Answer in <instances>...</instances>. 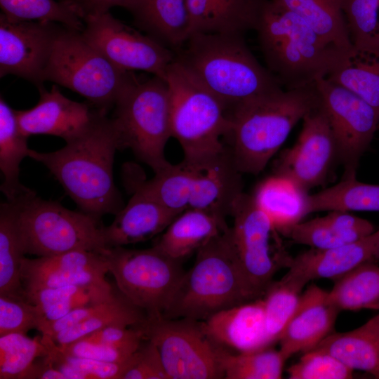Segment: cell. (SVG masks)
<instances>
[{
  "label": "cell",
  "mask_w": 379,
  "mask_h": 379,
  "mask_svg": "<svg viewBox=\"0 0 379 379\" xmlns=\"http://www.w3.org/2000/svg\"><path fill=\"white\" fill-rule=\"evenodd\" d=\"M119 150L112 118L100 112L81 134L54 152L29 149L28 157L44 164L81 211L100 220L116 215L123 202L113 178V164Z\"/></svg>",
  "instance_id": "obj_1"
},
{
  "label": "cell",
  "mask_w": 379,
  "mask_h": 379,
  "mask_svg": "<svg viewBox=\"0 0 379 379\" xmlns=\"http://www.w3.org/2000/svg\"><path fill=\"white\" fill-rule=\"evenodd\" d=\"M175 58L218 98L230 113L238 106L283 91L248 47L243 34L190 36Z\"/></svg>",
  "instance_id": "obj_2"
},
{
  "label": "cell",
  "mask_w": 379,
  "mask_h": 379,
  "mask_svg": "<svg viewBox=\"0 0 379 379\" xmlns=\"http://www.w3.org/2000/svg\"><path fill=\"white\" fill-rule=\"evenodd\" d=\"M253 29L268 69L286 90L327 77L348 55L271 0H259Z\"/></svg>",
  "instance_id": "obj_3"
},
{
  "label": "cell",
  "mask_w": 379,
  "mask_h": 379,
  "mask_svg": "<svg viewBox=\"0 0 379 379\" xmlns=\"http://www.w3.org/2000/svg\"><path fill=\"white\" fill-rule=\"evenodd\" d=\"M319 105L316 82L243 104L230 112V149L237 170L257 175L300 120Z\"/></svg>",
  "instance_id": "obj_4"
},
{
  "label": "cell",
  "mask_w": 379,
  "mask_h": 379,
  "mask_svg": "<svg viewBox=\"0 0 379 379\" xmlns=\"http://www.w3.org/2000/svg\"><path fill=\"white\" fill-rule=\"evenodd\" d=\"M162 315L204 321L214 314L255 300L241 273L230 227L197 251Z\"/></svg>",
  "instance_id": "obj_5"
},
{
  "label": "cell",
  "mask_w": 379,
  "mask_h": 379,
  "mask_svg": "<svg viewBox=\"0 0 379 379\" xmlns=\"http://www.w3.org/2000/svg\"><path fill=\"white\" fill-rule=\"evenodd\" d=\"M165 81L170 95L172 137L182 147L183 161L204 164L224 154L227 148L221 139L230 134L232 128L226 105L175 58Z\"/></svg>",
  "instance_id": "obj_6"
},
{
  "label": "cell",
  "mask_w": 379,
  "mask_h": 379,
  "mask_svg": "<svg viewBox=\"0 0 379 379\" xmlns=\"http://www.w3.org/2000/svg\"><path fill=\"white\" fill-rule=\"evenodd\" d=\"M43 80L80 94L94 108L107 113L137 78L112 63L86 41L81 31L64 27L55 41Z\"/></svg>",
  "instance_id": "obj_7"
},
{
  "label": "cell",
  "mask_w": 379,
  "mask_h": 379,
  "mask_svg": "<svg viewBox=\"0 0 379 379\" xmlns=\"http://www.w3.org/2000/svg\"><path fill=\"white\" fill-rule=\"evenodd\" d=\"M112 117L119 150L130 149L154 173L171 163L165 147L172 137L171 105L166 81L157 76L136 81L120 97Z\"/></svg>",
  "instance_id": "obj_8"
},
{
  "label": "cell",
  "mask_w": 379,
  "mask_h": 379,
  "mask_svg": "<svg viewBox=\"0 0 379 379\" xmlns=\"http://www.w3.org/2000/svg\"><path fill=\"white\" fill-rule=\"evenodd\" d=\"M13 203L25 254L44 257L77 250L104 253L109 248L100 220L83 211L42 199L36 193Z\"/></svg>",
  "instance_id": "obj_9"
},
{
  "label": "cell",
  "mask_w": 379,
  "mask_h": 379,
  "mask_svg": "<svg viewBox=\"0 0 379 379\" xmlns=\"http://www.w3.org/2000/svg\"><path fill=\"white\" fill-rule=\"evenodd\" d=\"M133 327L156 346L169 379L224 378L220 347L207 335L201 321L147 314Z\"/></svg>",
  "instance_id": "obj_10"
},
{
  "label": "cell",
  "mask_w": 379,
  "mask_h": 379,
  "mask_svg": "<svg viewBox=\"0 0 379 379\" xmlns=\"http://www.w3.org/2000/svg\"><path fill=\"white\" fill-rule=\"evenodd\" d=\"M117 288L147 314H163L185 270L155 246L146 249L109 248L104 253Z\"/></svg>",
  "instance_id": "obj_11"
},
{
  "label": "cell",
  "mask_w": 379,
  "mask_h": 379,
  "mask_svg": "<svg viewBox=\"0 0 379 379\" xmlns=\"http://www.w3.org/2000/svg\"><path fill=\"white\" fill-rule=\"evenodd\" d=\"M230 215L232 241L241 273L253 296L262 298L279 267L284 265V254L272 253L270 238L276 230L253 195L244 192L237 199Z\"/></svg>",
  "instance_id": "obj_12"
},
{
  "label": "cell",
  "mask_w": 379,
  "mask_h": 379,
  "mask_svg": "<svg viewBox=\"0 0 379 379\" xmlns=\"http://www.w3.org/2000/svg\"><path fill=\"white\" fill-rule=\"evenodd\" d=\"M316 86L344 175H356L360 159L379 128V112L356 93L326 77L318 79Z\"/></svg>",
  "instance_id": "obj_13"
},
{
  "label": "cell",
  "mask_w": 379,
  "mask_h": 379,
  "mask_svg": "<svg viewBox=\"0 0 379 379\" xmlns=\"http://www.w3.org/2000/svg\"><path fill=\"white\" fill-rule=\"evenodd\" d=\"M86 41L119 69L141 70L165 80L175 53L147 34L124 24L109 11L83 19Z\"/></svg>",
  "instance_id": "obj_14"
},
{
  "label": "cell",
  "mask_w": 379,
  "mask_h": 379,
  "mask_svg": "<svg viewBox=\"0 0 379 379\" xmlns=\"http://www.w3.org/2000/svg\"><path fill=\"white\" fill-rule=\"evenodd\" d=\"M302 121L296 142L281 153L274 172L308 192L326 181L338 161V155L332 130L320 104Z\"/></svg>",
  "instance_id": "obj_15"
},
{
  "label": "cell",
  "mask_w": 379,
  "mask_h": 379,
  "mask_svg": "<svg viewBox=\"0 0 379 379\" xmlns=\"http://www.w3.org/2000/svg\"><path fill=\"white\" fill-rule=\"evenodd\" d=\"M65 26L49 21H19L0 15V77L13 74L38 88L55 41Z\"/></svg>",
  "instance_id": "obj_16"
},
{
  "label": "cell",
  "mask_w": 379,
  "mask_h": 379,
  "mask_svg": "<svg viewBox=\"0 0 379 379\" xmlns=\"http://www.w3.org/2000/svg\"><path fill=\"white\" fill-rule=\"evenodd\" d=\"M104 253L77 250L33 259L24 257L20 274L25 293L63 286L110 284L105 279L109 269Z\"/></svg>",
  "instance_id": "obj_17"
},
{
  "label": "cell",
  "mask_w": 379,
  "mask_h": 379,
  "mask_svg": "<svg viewBox=\"0 0 379 379\" xmlns=\"http://www.w3.org/2000/svg\"><path fill=\"white\" fill-rule=\"evenodd\" d=\"M38 89L40 98L34 107L15 110L19 128L27 137L51 135L68 142L84 132L102 112L69 100L55 85L49 91L44 86Z\"/></svg>",
  "instance_id": "obj_18"
},
{
  "label": "cell",
  "mask_w": 379,
  "mask_h": 379,
  "mask_svg": "<svg viewBox=\"0 0 379 379\" xmlns=\"http://www.w3.org/2000/svg\"><path fill=\"white\" fill-rule=\"evenodd\" d=\"M340 311L328 291L310 285L301 294L296 310L279 339V351L284 359L317 347L333 333Z\"/></svg>",
  "instance_id": "obj_19"
},
{
  "label": "cell",
  "mask_w": 379,
  "mask_h": 379,
  "mask_svg": "<svg viewBox=\"0 0 379 379\" xmlns=\"http://www.w3.org/2000/svg\"><path fill=\"white\" fill-rule=\"evenodd\" d=\"M379 237L378 230L357 241L329 248H314L295 258L285 257L284 265L288 268L284 277L307 284L319 279L334 281L358 266L374 258Z\"/></svg>",
  "instance_id": "obj_20"
},
{
  "label": "cell",
  "mask_w": 379,
  "mask_h": 379,
  "mask_svg": "<svg viewBox=\"0 0 379 379\" xmlns=\"http://www.w3.org/2000/svg\"><path fill=\"white\" fill-rule=\"evenodd\" d=\"M201 321L207 335L226 350L241 353L273 345L266 331L262 298L221 310Z\"/></svg>",
  "instance_id": "obj_21"
},
{
  "label": "cell",
  "mask_w": 379,
  "mask_h": 379,
  "mask_svg": "<svg viewBox=\"0 0 379 379\" xmlns=\"http://www.w3.org/2000/svg\"><path fill=\"white\" fill-rule=\"evenodd\" d=\"M190 164L193 176L188 209L202 210L226 218L243 192L241 173L230 150L206 164Z\"/></svg>",
  "instance_id": "obj_22"
},
{
  "label": "cell",
  "mask_w": 379,
  "mask_h": 379,
  "mask_svg": "<svg viewBox=\"0 0 379 379\" xmlns=\"http://www.w3.org/2000/svg\"><path fill=\"white\" fill-rule=\"evenodd\" d=\"M133 195L113 222L103 227L108 248L147 241L164 232L178 216L141 189L131 186Z\"/></svg>",
  "instance_id": "obj_23"
},
{
  "label": "cell",
  "mask_w": 379,
  "mask_h": 379,
  "mask_svg": "<svg viewBox=\"0 0 379 379\" xmlns=\"http://www.w3.org/2000/svg\"><path fill=\"white\" fill-rule=\"evenodd\" d=\"M134 24L174 53L190 36L186 0H124Z\"/></svg>",
  "instance_id": "obj_24"
},
{
  "label": "cell",
  "mask_w": 379,
  "mask_h": 379,
  "mask_svg": "<svg viewBox=\"0 0 379 379\" xmlns=\"http://www.w3.org/2000/svg\"><path fill=\"white\" fill-rule=\"evenodd\" d=\"M259 0H186L190 35L243 34L253 29Z\"/></svg>",
  "instance_id": "obj_25"
},
{
  "label": "cell",
  "mask_w": 379,
  "mask_h": 379,
  "mask_svg": "<svg viewBox=\"0 0 379 379\" xmlns=\"http://www.w3.org/2000/svg\"><path fill=\"white\" fill-rule=\"evenodd\" d=\"M373 232V225L368 220L347 212L332 211L323 217L301 221L283 235L295 244L329 248L357 241Z\"/></svg>",
  "instance_id": "obj_26"
},
{
  "label": "cell",
  "mask_w": 379,
  "mask_h": 379,
  "mask_svg": "<svg viewBox=\"0 0 379 379\" xmlns=\"http://www.w3.org/2000/svg\"><path fill=\"white\" fill-rule=\"evenodd\" d=\"M228 227L224 218L202 210L187 209L171 222L154 246L182 261Z\"/></svg>",
  "instance_id": "obj_27"
},
{
  "label": "cell",
  "mask_w": 379,
  "mask_h": 379,
  "mask_svg": "<svg viewBox=\"0 0 379 379\" xmlns=\"http://www.w3.org/2000/svg\"><path fill=\"white\" fill-rule=\"evenodd\" d=\"M252 195L276 232L282 235L310 214L308 192L281 175L274 174L264 180Z\"/></svg>",
  "instance_id": "obj_28"
},
{
  "label": "cell",
  "mask_w": 379,
  "mask_h": 379,
  "mask_svg": "<svg viewBox=\"0 0 379 379\" xmlns=\"http://www.w3.org/2000/svg\"><path fill=\"white\" fill-rule=\"evenodd\" d=\"M314 348L379 378V313L352 331L331 333Z\"/></svg>",
  "instance_id": "obj_29"
},
{
  "label": "cell",
  "mask_w": 379,
  "mask_h": 379,
  "mask_svg": "<svg viewBox=\"0 0 379 379\" xmlns=\"http://www.w3.org/2000/svg\"><path fill=\"white\" fill-rule=\"evenodd\" d=\"M27 138L19 128L15 110L1 96L0 169L4 180L0 190L10 202L35 193L20 181V166L29 151Z\"/></svg>",
  "instance_id": "obj_30"
},
{
  "label": "cell",
  "mask_w": 379,
  "mask_h": 379,
  "mask_svg": "<svg viewBox=\"0 0 379 379\" xmlns=\"http://www.w3.org/2000/svg\"><path fill=\"white\" fill-rule=\"evenodd\" d=\"M115 289L111 284L70 285L39 289L25 293V297L36 305L43 324L57 320L77 308L105 301Z\"/></svg>",
  "instance_id": "obj_31"
},
{
  "label": "cell",
  "mask_w": 379,
  "mask_h": 379,
  "mask_svg": "<svg viewBox=\"0 0 379 379\" xmlns=\"http://www.w3.org/2000/svg\"><path fill=\"white\" fill-rule=\"evenodd\" d=\"M25 254L17 206L6 201L0 205V295L25 299L20 274Z\"/></svg>",
  "instance_id": "obj_32"
},
{
  "label": "cell",
  "mask_w": 379,
  "mask_h": 379,
  "mask_svg": "<svg viewBox=\"0 0 379 379\" xmlns=\"http://www.w3.org/2000/svg\"><path fill=\"white\" fill-rule=\"evenodd\" d=\"M298 15L322 39L349 53L352 48L340 0H271Z\"/></svg>",
  "instance_id": "obj_33"
},
{
  "label": "cell",
  "mask_w": 379,
  "mask_h": 379,
  "mask_svg": "<svg viewBox=\"0 0 379 379\" xmlns=\"http://www.w3.org/2000/svg\"><path fill=\"white\" fill-rule=\"evenodd\" d=\"M146 315L145 312L132 303L116 286L113 295L96 304L86 319L48 338L58 345L68 344L105 327L135 326Z\"/></svg>",
  "instance_id": "obj_34"
},
{
  "label": "cell",
  "mask_w": 379,
  "mask_h": 379,
  "mask_svg": "<svg viewBox=\"0 0 379 379\" xmlns=\"http://www.w3.org/2000/svg\"><path fill=\"white\" fill-rule=\"evenodd\" d=\"M326 78L356 93L379 112V48L352 47L341 65Z\"/></svg>",
  "instance_id": "obj_35"
},
{
  "label": "cell",
  "mask_w": 379,
  "mask_h": 379,
  "mask_svg": "<svg viewBox=\"0 0 379 379\" xmlns=\"http://www.w3.org/2000/svg\"><path fill=\"white\" fill-rule=\"evenodd\" d=\"M308 211H379V185L360 182L356 175H344L336 185L309 194Z\"/></svg>",
  "instance_id": "obj_36"
},
{
  "label": "cell",
  "mask_w": 379,
  "mask_h": 379,
  "mask_svg": "<svg viewBox=\"0 0 379 379\" xmlns=\"http://www.w3.org/2000/svg\"><path fill=\"white\" fill-rule=\"evenodd\" d=\"M340 310H379V266L365 262L336 279L328 291Z\"/></svg>",
  "instance_id": "obj_37"
},
{
  "label": "cell",
  "mask_w": 379,
  "mask_h": 379,
  "mask_svg": "<svg viewBox=\"0 0 379 379\" xmlns=\"http://www.w3.org/2000/svg\"><path fill=\"white\" fill-rule=\"evenodd\" d=\"M219 359L226 379H279L286 361L272 347L237 354L220 347Z\"/></svg>",
  "instance_id": "obj_38"
},
{
  "label": "cell",
  "mask_w": 379,
  "mask_h": 379,
  "mask_svg": "<svg viewBox=\"0 0 379 379\" xmlns=\"http://www.w3.org/2000/svg\"><path fill=\"white\" fill-rule=\"evenodd\" d=\"M305 284L283 277L273 281L262 297L265 321L268 338L272 345L279 339L298 305Z\"/></svg>",
  "instance_id": "obj_39"
},
{
  "label": "cell",
  "mask_w": 379,
  "mask_h": 379,
  "mask_svg": "<svg viewBox=\"0 0 379 379\" xmlns=\"http://www.w3.org/2000/svg\"><path fill=\"white\" fill-rule=\"evenodd\" d=\"M8 18L19 21H49L82 31L84 21L66 2L55 0H0Z\"/></svg>",
  "instance_id": "obj_40"
},
{
  "label": "cell",
  "mask_w": 379,
  "mask_h": 379,
  "mask_svg": "<svg viewBox=\"0 0 379 379\" xmlns=\"http://www.w3.org/2000/svg\"><path fill=\"white\" fill-rule=\"evenodd\" d=\"M352 47L379 48V0H340Z\"/></svg>",
  "instance_id": "obj_41"
},
{
  "label": "cell",
  "mask_w": 379,
  "mask_h": 379,
  "mask_svg": "<svg viewBox=\"0 0 379 379\" xmlns=\"http://www.w3.org/2000/svg\"><path fill=\"white\" fill-rule=\"evenodd\" d=\"M47 353L42 335L34 338L20 333L0 335V379H19L37 358Z\"/></svg>",
  "instance_id": "obj_42"
},
{
  "label": "cell",
  "mask_w": 379,
  "mask_h": 379,
  "mask_svg": "<svg viewBox=\"0 0 379 379\" xmlns=\"http://www.w3.org/2000/svg\"><path fill=\"white\" fill-rule=\"evenodd\" d=\"M354 371L328 352L312 349L287 369L290 379H349Z\"/></svg>",
  "instance_id": "obj_43"
},
{
  "label": "cell",
  "mask_w": 379,
  "mask_h": 379,
  "mask_svg": "<svg viewBox=\"0 0 379 379\" xmlns=\"http://www.w3.org/2000/svg\"><path fill=\"white\" fill-rule=\"evenodd\" d=\"M42 316L36 305L25 298L0 295V335L38 328Z\"/></svg>",
  "instance_id": "obj_44"
},
{
  "label": "cell",
  "mask_w": 379,
  "mask_h": 379,
  "mask_svg": "<svg viewBox=\"0 0 379 379\" xmlns=\"http://www.w3.org/2000/svg\"><path fill=\"white\" fill-rule=\"evenodd\" d=\"M122 379H169L156 346L143 338Z\"/></svg>",
  "instance_id": "obj_45"
},
{
  "label": "cell",
  "mask_w": 379,
  "mask_h": 379,
  "mask_svg": "<svg viewBox=\"0 0 379 379\" xmlns=\"http://www.w3.org/2000/svg\"><path fill=\"white\" fill-rule=\"evenodd\" d=\"M57 345L59 350L65 354L107 362L124 361L138 349L107 346L83 340Z\"/></svg>",
  "instance_id": "obj_46"
},
{
  "label": "cell",
  "mask_w": 379,
  "mask_h": 379,
  "mask_svg": "<svg viewBox=\"0 0 379 379\" xmlns=\"http://www.w3.org/2000/svg\"><path fill=\"white\" fill-rule=\"evenodd\" d=\"M60 352L66 361L88 375L91 379H122L131 364L133 355L122 362H107L67 354L61 350Z\"/></svg>",
  "instance_id": "obj_47"
},
{
  "label": "cell",
  "mask_w": 379,
  "mask_h": 379,
  "mask_svg": "<svg viewBox=\"0 0 379 379\" xmlns=\"http://www.w3.org/2000/svg\"><path fill=\"white\" fill-rule=\"evenodd\" d=\"M143 338L142 333L135 327L112 326L94 331L79 340L107 346L138 348Z\"/></svg>",
  "instance_id": "obj_48"
},
{
  "label": "cell",
  "mask_w": 379,
  "mask_h": 379,
  "mask_svg": "<svg viewBox=\"0 0 379 379\" xmlns=\"http://www.w3.org/2000/svg\"><path fill=\"white\" fill-rule=\"evenodd\" d=\"M69 4L83 19L91 15L109 11L114 6H121L124 0H61Z\"/></svg>",
  "instance_id": "obj_49"
},
{
  "label": "cell",
  "mask_w": 379,
  "mask_h": 379,
  "mask_svg": "<svg viewBox=\"0 0 379 379\" xmlns=\"http://www.w3.org/2000/svg\"><path fill=\"white\" fill-rule=\"evenodd\" d=\"M19 379H67L60 371L44 357L35 360L20 376Z\"/></svg>",
  "instance_id": "obj_50"
},
{
  "label": "cell",
  "mask_w": 379,
  "mask_h": 379,
  "mask_svg": "<svg viewBox=\"0 0 379 379\" xmlns=\"http://www.w3.org/2000/svg\"><path fill=\"white\" fill-rule=\"evenodd\" d=\"M378 232H379V230H378ZM374 258H375V260H379V237H378V243H377L376 248H375Z\"/></svg>",
  "instance_id": "obj_51"
}]
</instances>
